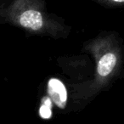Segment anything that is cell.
Returning <instances> with one entry per match:
<instances>
[{
  "label": "cell",
  "mask_w": 124,
  "mask_h": 124,
  "mask_svg": "<svg viewBox=\"0 0 124 124\" xmlns=\"http://www.w3.org/2000/svg\"><path fill=\"white\" fill-rule=\"evenodd\" d=\"M82 50L93 57L94 72L90 80L75 85L73 98L86 101L108 88L122 75L123 43L116 31H102L85 42Z\"/></svg>",
  "instance_id": "1"
},
{
  "label": "cell",
  "mask_w": 124,
  "mask_h": 124,
  "mask_svg": "<svg viewBox=\"0 0 124 124\" xmlns=\"http://www.w3.org/2000/svg\"><path fill=\"white\" fill-rule=\"evenodd\" d=\"M0 24L55 40L66 39L71 31L65 19L48 10L45 0H0Z\"/></svg>",
  "instance_id": "2"
},
{
  "label": "cell",
  "mask_w": 124,
  "mask_h": 124,
  "mask_svg": "<svg viewBox=\"0 0 124 124\" xmlns=\"http://www.w3.org/2000/svg\"><path fill=\"white\" fill-rule=\"evenodd\" d=\"M103 7L108 9H117L123 7L124 0H92Z\"/></svg>",
  "instance_id": "3"
}]
</instances>
